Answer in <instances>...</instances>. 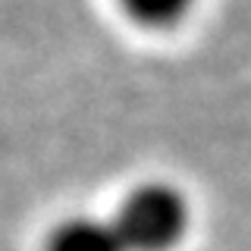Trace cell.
Segmentation results:
<instances>
[{
	"label": "cell",
	"instance_id": "2",
	"mask_svg": "<svg viewBox=\"0 0 251 251\" xmlns=\"http://www.w3.org/2000/svg\"><path fill=\"white\" fill-rule=\"evenodd\" d=\"M47 251H126L110 220L73 217L53 229Z\"/></svg>",
	"mask_w": 251,
	"mask_h": 251
},
{
	"label": "cell",
	"instance_id": "1",
	"mask_svg": "<svg viewBox=\"0 0 251 251\" xmlns=\"http://www.w3.org/2000/svg\"><path fill=\"white\" fill-rule=\"evenodd\" d=\"M126 251H170L188 223L185 198L163 182H148L129 195L110 220Z\"/></svg>",
	"mask_w": 251,
	"mask_h": 251
},
{
	"label": "cell",
	"instance_id": "3",
	"mask_svg": "<svg viewBox=\"0 0 251 251\" xmlns=\"http://www.w3.org/2000/svg\"><path fill=\"white\" fill-rule=\"evenodd\" d=\"M120 3L132 19L145 22V25H170V22L182 19L192 0H120Z\"/></svg>",
	"mask_w": 251,
	"mask_h": 251
}]
</instances>
